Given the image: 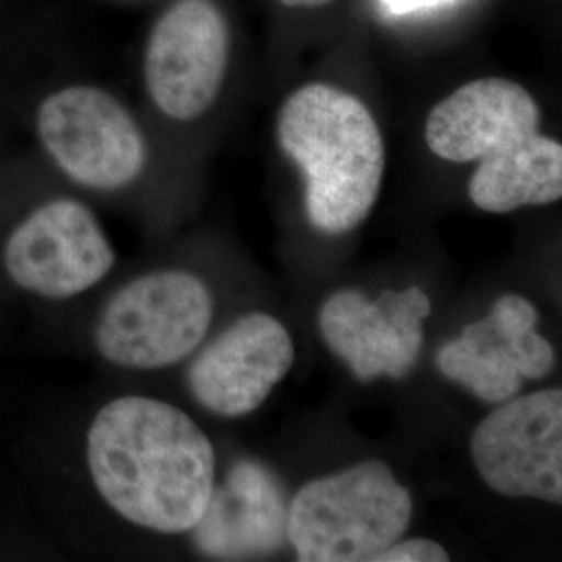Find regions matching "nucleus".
<instances>
[{"label": "nucleus", "instance_id": "1", "mask_svg": "<svg viewBox=\"0 0 562 562\" xmlns=\"http://www.w3.org/2000/svg\"><path fill=\"white\" fill-rule=\"evenodd\" d=\"M86 461L99 494L125 521L190 533L215 487V450L173 404L123 396L88 429Z\"/></svg>", "mask_w": 562, "mask_h": 562}, {"label": "nucleus", "instance_id": "2", "mask_svg": "<svg viewBox=\"0 0 562 562\" xmlns=\"http://www.w3.org/2000/svg\"><path fill=\"white\" fill-rule=\"evenodd\" d=\"M281 150L301 167L308 223L327 236L357 229L382 192L385 146L371 111L350 92L308 83L278 117Z\"/></svg>", "mask_w": 562, "mask_h": 562}, {"label": "nucleus", "instance_id": "3", "mask_svg": "<svg viewBox=\"0 0 562 562\" xmlns=\"http://www.w3.org/2000/svg\"><path fill=\"white\" fill-rule=\"evenodd\" d=\"M413 498L382 461L304 483L288 506V542L302 562H375L404 538Z\"/></svg>", "mask_w": 562, "mask_h": 562}, {"label": "nucleus", "instance_id": "4", "mask_svg": "<svg viewBox=\"0 0 562 562\" xmlns=\"http://www.w3.org/2000/svg\"><path fill=\"white\" fill-rule=\"evenodd\" d=\"M213 322V296L186 271L130 281L106 302L94 341L102 359L125 369H165L199 350Z\"/></svg>", "mask_w": 562, "mask_h": 562}, {"label": "nucleus", "instance_id": "5", "mask_svg": "<svg viewBox=\"0 0 562 562\" xmlns=\"http://www.w3.org/2000/svg\"><path fill=\"white\" fill-rule=\"evenodd\" d=\"M38 134L60 169L86 188L120 190L138 180L146 165L138 123L92 86H71L42 102Z\"/></svg>", "mask_w": 562, "mask_h": 562}, {"label": "nucleus", "instance_id": "6", "mask_svg": "<svg viewBox=\"0 0 562 562\" xmlns=\"http://www.w3.org/2000/svg\"><path fill=\"white\" fill-rule=\"evenodd\" d=\"M483 483L506 498L562 503V390L501 402L469 442Z\"/></svg>", "mask_w": 562, "mask_h": 562}, {"label": "nucleus", "instance_id": "7", "mask_svg": "<svg viewBox=\"0 0 562 562\" xmlns=\"http://www.w3.org/2000/svg\"><path fill=\"white\" fill-rule=\"evenodd\" d=\"M229 30L213 0H180L157 21L146 46L150 99L167 117L192 121L222 92Z\"/></svg>", "mask_w": 562, "mask_h": 562}, {"label": "nucleus", "instance_id": "8", "mask_svg": "<svg viewBox=\"0 0 562 562\" xmlns=\"http://www.w3.org/2000/svg\"><path fill=\"white\" fill-rule=\"evenodd\" d=\"M538 308L519 294H504L487 317L464 325L461 336L438 350V369L487 404L519 394L522 382L543 380L554 369V348L538 331Z\"/></svg>", "mask_w": 562, "mask_h": 562}, {"label": "nucleus", "instance_id": "9", "mask_svg": "<svg viewBox=\"0 0 562 562\" xmlns=\"http://www.w3.org/2000/svg\"><path fill=\"white\" fill-rule=\"evenodd\" d=\"M115 252L97 217L76 201L46 202L18 225L4 246V269L21 290L65 301L113 269Z\"/></svg>", "mask_w": 562, "mask_h": 562}, {"label": "nucleus", "instance_id": "10", "mask_svg": "<svg viewBox=\"0 0 562 562\" xmlns=\"http://www.w3.org/2000/svg\"><path fill=\"white\" fill-rule=\"evenodd\" d=\"M429 313L431 301L422 288L385 290L373 302L359 290H340L323 302L319 329L359 382L382 375L402 380L422 357L423 322Z\"/></svg>", "mask_w": 562, "mask_h": 562}, {"label": "nucleus", "instance_id": "11", "mask_svg": "<svg viewBox=\"0 0 562 562\" xmlns=\"http://www.w3.org/2000/svg\"><path fill=\"white\" fill-rule=\"evenodd\" d=\"M292 364L294 341L283 323L267 313H250L204 346L186 382L202 408L238 419L261 408Z\"/></svg>", "mask_w": 562, "mask_h": 562}, {"label": "nucleus", "instance_id": "12", "mask_svg": "<svg viewBox=\"0 0 562 562\" xmlns=\"http://www.w3.org/2000/svg\"><path fill=\"white\" fill-rule=\"evenodd\" d=\"M540 123V106L521 83L483 78L431 109L425 142L443 161H501L538 136Z\"/></svg>", "mask_w": 562, "mask_h": 562}, {"label": "nucleus", "instance_id": "13", "mask_svg": "<svg viewBox=\"0 0 562 562\" xmlns=\"http://www.w3.org/2000/svg\"><path fill=\"white\" fill-rule=\"evenodd\" d=\"M288 501L278 475L262 462H236L223 485H215L194 543L204 557L250 561L276 554L288 540Z\"/></svg>", "mask_w": 562, "mask_h": 562}, {"label": "nucleus", "instance_id": "14", "mask_svg": "<svg viewBox=\"0 0 562 562\" xmlns=\"http://www.w3.org/2000/svg\"><path fill=\"white\" fill-rule=\"evenodd\" d=\"M562 146L543 134L501 161L480 162L469 180V199L487 213L561 201Z\"/></svg>", "mask_w": 562, "mask_h": 562}, {"label": "nucleus", "instance_id": "15", "mask_svg": "<svg viewBox=\"0 0 562 562\" xmlns=\"http://www.w3.org/2000/svg\"><path fill=\"white\" fill-rule=\"evenodd\" d=\"M450 554L446 548L427 538H413V540H396L390 543L375 562H446Z\"/></svg>", "mask_w": 562, "mask_h": 562}, {"label": "nucleus", "instance_id": "16", "mask_svg": "<svg viewBox=\"0 0 562 562\" xmlns=\"http://www.w3.org/2000/svg\"><path fill=\"white\" fill-rule=\"evenodd\" d=\"M382 4L383 11L387 15L401 18V15H411L417 11H425V9H438V7H446V4H454L459 0H378Z\"/></svg>", "mask_w": 562, "mask_h": 562}, {"label": "nucleus", "instance_id": "17", "mask_svg": "<svg viewBox=\"0 0 562 562\" xmlns=\"http://www.w3.org/2000/svg\"><path fill=\"white\" fill-rule=\"evenodd\" d=\"M280 2L285 7H292V9H319L334 0H280Z\"/></svg>", "mask_w": 562, "mask_h": 562}]
</instances>
